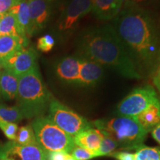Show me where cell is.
Listing matches in <instances>:
<instances>
[{
    "label": "cell",
    "mask_w": 160,
    "mask_h": 160,
    "mask_svg": "<svg viewBox=\"0 0 160 160\" xmlns=\"http://www.w3.org/2000/svg\"><path fill=\"white\" fill-rule=\"evenodd\" d=\"M112 26L141 77L153 76L160 62V25L155 18L142 8H122Z\"/></svg>",
    "instance_id": "1"
},
{
    "label": "cell",
    "mask_w": 160,
    "mask_h": 160,
    "mask_svg": "<svg viewBox=\"0 0 160 160\" xmlns=\"http://www.w3.org/2000/svg\"><path fill=\"white\" fill-rule=\"evenodd\" d=\"M77 49L78 56L108 67L124 77L142 78L112 25L85 30L77 39Z\"/></svg>",
    "instance_id": "2"
},
{
    "label": "cell",
    "mask_w": 160,
    "mask_h": 160,
    "mask_svg": "<svg viewBox=\"0 0 160 160\" xmlns=\"http://www.w3.org/2000/svg\"><path fill=\"white\" fill-rule=\"evenodd\" d=\"M18 81L16 99L26 119L42 117L53 98L43 82L38 67L20 76Z\"/></svg>",
    "instance_id": "3"
},
{
    "label": "cell",
    "mask_w": 160,
    "mask_h": 160,
    "mask_svg": "<svg viewBox=\"0 0 160 160\" xmlns=\"http://www.w3.org/2000/svg\"><path fill=\"white\" fill-rule=\"evenodd\" d=\"M96 128L107 132L117 142L119 148L137 150L144 145L148 133L134 118L118 117L92 122Z\"/></svg>",
    "instance_id": "4"
},
{
    "label": "cell",
    "mask_w": 160,
    "mask_h": 160,
    "mask_svg": "<svg viewBox=\"0 0 160 160\" xmlns=\"http://www.w3.org/2000/svg\"><path fill=\"white\" fill-rule=\"evenodd\" d=\"M31 126L37 142L47 153L62 151L71 154L75 148L73 137L60 129L48 117L36 118Z\"/></svg>",
    "instance_id": "5"
},
{
    "label": "cell",
    "mask_w": 160,
    "mask_h": 160,
    "mask_svg": "<svg viewBox=\"0 0 160 160\" xmlns=\"http://www.w3.org/2000/svg\"><path fill=\"white\" fill-rule=\"evenodd\" d=\"M48 117L72 137L93 128L91 122L55 99H52L50 103Z\"/></svg>",
    "instance_id": "6"
},
{
    "label": "cell",
    "mask_w": 160,
    "mask_h": 160,
    "mask_svg": "<svg viewBox=\"0 0 160 160\" xmlns=\"http://www.w3.org/2000/svg\"><path fill=\"white\" fill-rule=\"evenodd\" d=\"M158 99L157 92L152 86L137 88L120 102L117 113L120 117L134 118Z\"/></svg>",
    "instance_id": "7"
},
{
    "label": "cell",
    "mask_w": 160,
    "mask_h": 160,
    "mask_svg": "<svg viewBox=\"0 0 160 160\" xmlns=\"http://www.w3.org/2000/svg\"><path fill=\"white\" fill-rule=\"evenodd\" d=\"M13 160H48V153L37 142L20 145L13 141L0 145V159Z\"/></svg>",
    "instance_id": "8"
},
{
    "label": "cell",
    "mask_w": 160,
    "mask_h": 160,
    "mask_svg": "<svg viewBox=\"0 0 160 160\" xmlns=\"http://www.w3.org/2000/svg\"><path fill=\"white\" fill-rule=\"evenodd\" d=\"M91 11V0H70L58 22V29L68 33L76 28L79 21Z\"/></svg>",
    "instance_id": "9"
},
{
    "label": "cell",
    "mask_w": 160,
    "mask_h": 160,
    "mask_svg": "<svg viewBox=\"0 0 160 160\" xmlns=\"http://www.w3.org/2000/svg\"><path fill=\"white\" fill-rule=\"evenodd\" d=\"M37 53L33 48H24L13 53L0 65L17 77L25 74L37 67Z\"/></svg>",
    "instance_id": "10"
},
{
    "label": "cell",
    "mask_w": 160,
    "mask_h": 160,
    "mask_svg": "<svg viewBox=\"0 0 160 160\" xmlns=\"http://www.w3.org/2000/svg\"><path fill=\"white\" fill-rule=\"evenodd\" d=\"M31 36L45 27L51 16V3L47 0H28Z\"/></svg>",
    "instance_id": "11"
},
{
    "label": "cell",
    "mask_w": 160,
    "mask_h": 160,
    "mask_svg": "<svg viewBox=\"0 0 160 160\" xmlns=\"http://www.w3.org/2000/svg\"><path fill=\"white\" fill-rule=\"evenodd\" d=\"M103 75L104 69L102 65L93 60L85 57H81L78 86H94L99 82Z\"/></svg>",
    "instance_id": "12"
},
{
    "label": "cell",
    "mask_w": 160,
    "mask_h": 160,
    "mask_svg": "<svg viewBox=\"0 0 160 160\" xmlns=\"http://www.w3.org/2000/svg\"><path fill=\"white\" fill-rule=\"evenodd\" d=\"M81 57L70 56L63 58L56 67V73L59 79L70 85H77L79 79Z\"/></svg>",
    "instance_id": "13"
},
{
    "label": "cell",
    "mask_w": 160,
    "mask_h": 160,
    "mask_svg": "<svg viewBox=\"0 0 160 160\" xmlns=\"http://www.w3.org/2000/svg\"><path fill=\"white\" fill-rule=\"evenodd\" d=\"M122 9V0H91V12L102 21H113Z\"/></svg>",
    "instance_id": "14"
},
{
    "label": "cell",
    "mask_w": 160,
    "mask_h": 160,
    "mask_svg": "<svg viewBox=\"0 0 160 160\" xmlns=\"http://www.w3.org/2000/svg\"><path fill=\"white\" fill-rule=\"evenodd\" d=\"M134 119L148 133L151 132L160 124V99L152 103Z\"/></svg>",
    "instance_id": "15"
},
{
    "label": "cell",
    "mask_w": 160,
    "mask_h": 160,
    "mask_svg": "<svg viewBox=\"0 0 160 160\" xmlns=\"http://www.w3.org/2000/svg\"><path fill=\"white\" fill-rule=\"evenodd\" d=\"M28 40L15 36L0 37V64L17 51L25 48Z\"/></svg>",
    "instance_id": "16"
},
{
    "label": "cell",
    "mask_w": 160,
    "mask_h": 160,
    "mask_svg": "<svg viewBox=\"0 0 160 160\" xmlns=\"http://www.w3.org/2000/svg\"><path fill=\"white\" fill-rule=\"evenodd\" d=\"M102 138V133L101 131L92 128L77 134L73 137V140L77 146L95 151L99 149Z\"/></svg>",
    "instance_id": "17"
},
{
    "label": "cell",
    "mask_w": 160,
    "mask_h": 160,
    "mask_svg": "<svg viewBox=\"0 0 160 160\" xmlns=\"http://www.w3.org/2000/svg\"><path fill=\"white\" fill-rule=\"evenodd\" d=\"M15 16L19 28L26 37H31V18L28 1L21 0L19 3L13 6L9 11Z\"/></svg>",
    "instance_id": "18"
},
{
    "label": "cell",
    "mask_w": 160,
    "mask_h": 160,
    "mask_svg": "<svg viewBox=\"0 0 160 160\" xmlns=\"http://www.w3.org/2000/svg\"><path fill=\"white\" fill-rule=\"evenodd\" d=\"M18 77L4 69L0 71V93L5 99H16L18 89Z\"/></svg>",
    "instance_id": "19"
},
{
    "label": "cell",
    "mask_w": 160,
    "mask_h": 160,
    "mask_svg": "<svg viewBox=\"0 0 160 160\" xmlns=\"http://www.w3.org/2000/svg\"><path fill=\"white\" fill-rule=\"evenodd\" d=\"M1 36H15L28 39L19 28L15 16L10 11L0 17V37Z\"/></svg>",
    "instance_id": "20"
},
{
    "label": "cell",
    "mask_w": 160,
    "mask_h": 160,
    "mask_svg": "<svg viewBox=\"0 0 160 160\" xmlns=\"http://www.w3.org/2000/svg\"><path fill=\"white\" fill-rule=\"evenodd\" d=\"M0 118L8 122L17 123L26 119L25 114L17 105L13 107L0 105Z\"/></svg>",
    "instance_id": "21"
},
{
    "label": "cell",
    "mask_w": 160,
    "mask_h": 160,
    "mask_svg": "<svg viewBox=\"0 0 160 160\" xmlns=\"http://www.w3.org/2000/svg\"><path fill=\"white\" fill-rule=\"evenodd\" d=\"M101 132L102 133V138L99 148L97 151H93L97 157L109 156L119 148L117 142L111 135L104 131H101Z\"/></svg>",
    "instance_id": "22"
},
{
    "label": "cell",
    "mask_w": 160,
    "mask_h": 160,
    "mask_svg": "<svg viewBox=\"0 0 160 160\" xmlns=\"http://www.w3.org/2000/svg\"><path fill=\"white\" fill-rule=\"evenodd\" d=\"M13 142L20 145H29L37 142L31 125L22 126L18 129L17 137Z\"/></svg>",
    "instance_id": "23"
},
{
    "label": "cell",
    "mask_w": 160,
    "mask_h": 160,
    "mask_svg": "<svg viewBox=\"0 0 160 160\" xmlns=\"http://www.w3.org/2000/svg\"><path fill=\"white\" fill-rule=\"evenodd\" d=\"M134 160H160V148L142 145L136 150Z\"/></svg>",
    "instance_id": "24"
},
{
    "label": "cell",
    "mask_w": 160,
    "mask_h": 160,
    "mask_svg": "<svg viewBox=\"0 0 160 160\" xmlns=\"http://www.w3.org/2000/svg\"><path fill=\"white\" fill-rule=\"evenodd\" d=\"M0 129L2 131L4 134L8 139L11 141L15 140L18 131V125L17 123L8 122L0 118Z\"/></svg>",
    "instance_id": "25"
},
{
    "label": "cell",
    "mask_w": 160,
    "mask_h": 160,
    "mask_svg": "<svg viewBox=\"0 0 160 160\" xmlns=\"http://www.w3.org/2000/svg\"><path fill=\"white\" fill-rule=\"evenodd\" d=\"M71 155L76 160H91L97 157L93 151H90V150L77 145L71 151Z\"/></svg>",
    "instance_id": "26"
},
{
    "label": "cell",
    "mask_w": 160,
    "mask_h": 160,
    "mask_svg": "<svg viewBox=\"0 0 160 160\" xmlns=\"http://www.w3.org/2000/svg\"><path fill=\"white\" fill-rule=\"evenodd\" d=\"M55 45L54 38L50 34H46L40 37L37 41V49L42 52L51 51Z\"/></svg>",
    "instance_id": "27"
},
{
    "label": "cell",
    "mask_w": 160,
    "mask_h": 160,
    "mask_svg": "<svg viewBox=\"0 0 160 160\" xmlns=\"http://www.w3.org/2000/svg\"><path fill=\"white\" fill-rule=\"evenodd\" d=\"M153 0H122V8L137 7L142 8L149 5Z\"/></svg>",
    "instance_id": "28"
},
{
    "label": "cell",
    "mask_w": 160,
    "mask_h": 160,
    "mask_svg": "<svg viewBox=\"0 0 160 160\" xmlns=\"http://www.w3.org/2000/svg\"><path fill=\"white\" fill-rule=\"evenodd\" d=\"M21 0H0V15L8 12Z\"/></svg>",
    "instance_id": "29"
},
{
    "label": "cell",
    "mask_w": 160,
    "mask_h": 160,
    "mask_svg": "<svg viewBox=\"0 0 160 160\" xmlns=\"http://www.w3.org/2000/svg\"><path fill=\"white\" fill-rule=\"evenodd\" d=\"M117 160H134V153L127 151H114L109 155Z\"/></svg>",
    "instance_id": "30"
},
{
    "label": "cell",
    "mask_w": 160,
    "mask_h": 160,
    "mask_svg": "<svg viewBox=\"0 0 160 160\" xmlns=\"http://www.w3.org/2000/svg\"><path fill=\"white\" fill-rule=\"evenodd\" d=\"M69 155L70 153L62 151L51 152L48 153V160H65Z\"/></svg>",
    "instance_id": "31"
},
{
    "label": "cell",
    "mask_w": 160,
    "mask_h": 160,
    "mask_svg": "<svg viewBox=\"0 0 160 160\" xmlns=\"http://www.w3.org/2000/svg\"><path fill=\"white\" fill-rule=\"evenodd\" d=\"M153 82L154 84L155 87L157 88V91L160 93V62L153 74Z\"/></svg>",
    "instance_id": "32"
},
{
    "label": "cell",
    "mask_w": 160,
    "mask_h": 160,
    "mask_svg": "<svg viewBox=\"0 0 160 160\" xmlns=\"http://www.w3.org/2000/svg\"><path fill=\"white\" fill-rule=\"evenodd\" d=\"M151 134L153 139L160 144V124L151 131Z\"/></svg>",
    "instance_id": "33"
},
{
    "label": "cell",
    "mask_w": 160,
    "mask_h": 160,
    "mask_svg": "<svg viewBox=\"0 0 160 160\" xmlns=\"http://www.w3.org/2000/svg\"><path fill=\"white\" fill-rule=\"evenodd\" d=\"M65 160H76V159H75L74 158H73V157H72V156H71V154H70V155L68 156V157L67 159H66Z\"/></svg>",
    "instance_id": "34"
},
{
    "label": "cell",
    "mask_w": 160,
    "mask_h": 160,
    "mask_svg": "<svg viewBox=\"0 0 160 160\" xmlns=\"http://www.w3.org/2000/svg\"><path fill=\"white\" fill-rule=\"evenodd\" d=\"M47 1L48 2L51 3V2H56V1H57V0H47Z\"/></svg>",
    "instance_id": "35"
},
{
    "label": "cell",
    "mask_w": 160,
    "mask_h": 160,
    "mask_svg": "<svg viewBox=\"0 0 160 160\" xmlns=\"http://www.w3.org/2000/svg\"><path fill=\"white\" fill-rule=\"evenodd\" d=\"M0 160H13V159H8V158H4V159H0Z\"/></svg>",
    "instance_id": "36"
},
{
    "label": "cell",
    "mask_w": 160,
    "mask_h": 160,
    "mask_svg": "<svg viewBox=\"0 0 160 160\" xmlns=\"http://www.w3.org/2000/svg\"><path fill=\"white\" fill-rule=\"evenodd\" d=\"M0 68H1V65H0Z\"/></svg>",
    "instance_id": "37"
},
{
    "label": "cell",
    "mask_w": 160,
    "mask_h": 160,
    "mask_svg": "<svg viewBox=\"0 0 160 160\" xmlns=\"http://www.w3.org/2000/svg\"><path fill=\"white\" fill-rule=\"evenodd\" d=\"M0 17H1V15H0Z\"/></svg>",
    "instance_id": "38"
}]
</instances>
